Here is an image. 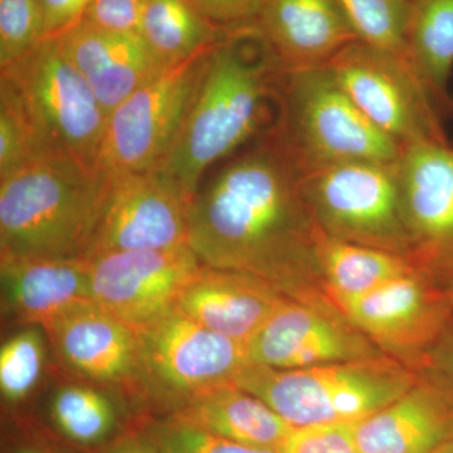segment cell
Here are the masks:
<instances>
[{"mask_svg": "<svg viewBox=\"0 0 453 453\" xmlns=\"http://www.w3.org/2000/svg\"><path fill=\"white\" fill-rule=\"evenodd\" d=\"M301 175L271 133L226 163L188 211V244L202 264L261 277L299 303H333Z\"/></svg>", "mask_w": 453, "mask_h": 453, "instance_id": "cell-1", "label": "cell"}, {"mask_svg": "<svg viewBox=\"0 0 453 453\" xmlns=\"http://www.w3.org/2000/svg\"><path fill=\"white\" fill-rule=\"evenodd\" d=\"M282 65L256 23L214 44L174 144L154 172L188 203L219 160L275 125Z\"/></svg>", "mask_w": 453, "mask_h": 453, "instance_id": "cell-2", "label": "cell"}, {"mask_svg": "<svg viewBox=\"0 0 453 453\" xmlns=\"http://www.w3.org/2000/svg\"><path fill=\"white\" fill-rule=\"evenodd\" d=\"M111 174L43 154L0 178V259H86Z\"/></svg>", "mask_w": 453, "mask_h": 453, "instance_id": "cell-3", "label": "cell"}, {"mask_svg": "<svg viewBox=\"0 0 453 453\" xmlns=\"http://www.w3.org/2000/svg\"><path fill=\"white\" fill-rule=\"evenodd\" d=\"M418 372L389 356L281 369L250 362L234 380L292 427L357 423L408 392Z\"/></svg>", "mask_w": 453, "mask_h": 453, "instance_id": "cell-4", "label": "cell"}, {"mask_svg": "<svg viewBox=\"0 0 453 453\" xmlns=\"http://www.w3.org/2000/svg\"><path fill=\"white\" fill-rule=\"evenodd\" d=\"M301 173L347 162L395 163L401 148L360 111L326 65L283 70L270 131Z\"/></svg>", "mask_w": 453, "mask_h": 453, "instance_id": "cell-5", "label": "cell"}, {"mask_svg": "<svg viewBox=\"0 0 453 453\" xmlns=\"http://www.w3.org/2000/svg\"><path fill=\"white\" fill-rule=\"evenodd\" d=\"M0 88L17 101L43 154H62L98 168L105 111L59 38L0 68Z\"/></svg>", "mask_w": 453, "mask_h": 453, "instance_id": "cell-6", "label": "cell"}, {"mask_svg": "<svg viewBox=\"0 0 453 453\" xmlns=\"http://www.w3.org/2000/svg\"><path fill=\"white\" fill-rule=\"evenodd\" d=\"M135 332L139 395L166 414L202 390L234 383L251 362L246 342L203 326L177 305Z\"/></svg>", "mask_w": 453, "mask_h": 453, "instance_id": "cell-7", "label": "cell"}, {"mask_svg": "<svg viewBox=\"0 0 453 453\" xmlns=\"http://www.w3.org/2000/svg\"><path fill=\"white\" fill-rule=\"evenodd\" d=\"M301 174L309 210L327 237L410 258L395 162L339 163Z\"/></svg>", "mask_w": 453, "mask_h": 453, "instance_id": "cell-8", "label": "cell"}, {"mask_svg": "<svg viewBox=\"0 0 453 453\" xmlns=\"http://www.w3.org/2000/svg\"><path fill=\"white\" fill-rule=\"evenodd\" d=\"M326 67L360 111L401 150L421 142H449L440 106L407 57L357 40Z\"/></svg>", "mask_w": 453, "mask_h": 453, "instance_id": "cell-9", "label": "cell"}, {"mask_svg": "<svg viewBox=\"0 0 453 453\" xmlns=\"http://www.w3.org/2000/svg\"><path fill=\"white\" fill-rule=\"evenodd\" d=\"M213 47L166 68L116 107L107 120L98 168L151 172L163 162L192 105Z\"/></svg>", "mask_w": 453, "mask_h": 453, "instance_id": "cell-10", "label": "cell"}, {"mask_svg": "<svg viewBox=\"0 0 453 453\" xmlns=\"http://www.w3.org/2000/svg\"><path fill=\"white\" fill-rule=\"evenodd\" d=\"M333 303L384 354L414 372L451 327V299L442 283L421 268Z\"/></svg>", "mask_w": 453, "mask_h": 453, "instance_id": "cell-11", "label": "cell"}, {"mask_svg": "<svg viewBox=\"0 0 453 453\" xmlns=\"http://www.w3.org/2000/svg\"><path fill=\"white\" fill-rule=\"evenodd\" d=\"M395 172L411 261L446 282L453 277V144L405 146Z\"/></svg>", "mask_w": 453, "mask_h": 453, "instance_id": "cell-12", "label": "cell"}, {"mask_svg": "<svg viewBox=\"0 0 453 453\" xmlns=\"http://www.w3.org/2000/svg\"><path fill=\"white\" fill-rule=\"evenodd\" d=\"M88 264L92 301L135 330L174 308L203 266L188 243L110 253Z\"/></svg>", "mask_w": 453, "mask_h": 453, "instance_id": "cell-13", "label": "cell"}, {"mask_svg": "<svg viewBox=\"0 0 453 453\" xmlns=\"http://www.w3.org/2000/svg\"><path fill=\"white\" fill-rule=\"evenodd\" d=\"M250 359L292 371L387 356L334 303L290 300L246 342Z\"/></svg>", "mask_w": 453, "mask_h": 453, "instance_id": "cell-14", "label": "cell"}, {"mask_svg": "<svg viewBox=\"0 0 453 453\" xmlns=\"http://www.w3.org/2000/svg\"><path fill=\"white\" fill-rule=\"evenodd\" d=\"M110 174L109 196L86 261L188 243L190 204L183 196L154 172Z\"/></svg>", "mask_w": 453, "mask_h": 453, "instance_id": "cell-15", "label": "cell"}, {"mask_svg": "<svg viewBox=\"0 0 453 453\" xmlns=\"http://www.w3.org/2000/svg\"><path fill=\"white\" fill-rule=\"evenodd\" d=\"M43 330L74 374L139 395V342L129 325L88 301L68 309Z\"/></svg>", "mask_w": 453, "mask_h": 453, "instance_id": "cell-16", "label": "cell"}, {"mask_svg": "<svg viewBox=\"0 0 453 453\" xmlns=\"http://www.w3.org/2000/svg\"><path fill=\"white\" fill-rule=\"evenodd\" d=\"M290 300L261 277L203 265L177 306L203 326L247 342Z\"/></svg>", "mask_w": 453, "mask_h": 453, "instance_id": "cell-17", "label": "cell"}, {"mask_svg": "<svg viewBox=\"0 0 453 453\" xmlns=\"http://www.w3.org/2000/svg\"><path fill=\"white\" fill-rule=\"evenodd\" d=\"M58 38L107 119L136 89L166 70L136 33L103 31L81 22Z\"/></svg>", "mask_w": 453, "mask_h": 453, "instance_id": "cell-18", "label": "cell"}, {"mask_svg": "<svg viewBox=\"0 0 453 453\" xmlns=\"http://www.w3.org/2000/svg\"><path fill=\"white\" fill-rule=\"evenodd\" d=\"M256 25L283 70L324 67L357 41L335 0H264Z\"/></svg>", "mask_w": 453, "mask_h": 453, "instance_id": "cell-19", "label": "cell"}, {"mask_svg": "<svg viewBox=\"0 0 453 453\" xmlns=\"http://www.w3.org/2000/svg\"><path fill=\"white\" fill-rule=\"evenodd\" d=\"M3 312L16 323L46 327L79 303L92 301L86 259H0Z\"/></svg>", "mask_w": 453, "mask_h": 453, "instance_id": "cell-20", "label": "cell"}, {"mask_svg": "<svg viewBox=\"0 0 453 453\" xmlns=\"http://www.w3.org/2000/svg\"><path fill=\"white\" fill-rule=\"evenodd\" d=\"M360 453H434L453 437V398L419 377L395 402L357 423Z\"/></svg>", "mask_w": 453, "mask_h": 453, "instance_id": "cell-21", "label": "cell"}, {"mask_svg": "<svg viewBox=\"0 0 453 453\" xmlns=\"http://www.w3.org/2000/svg\"><path fill=\"white\" fill-rule=\"evenodd\" d=\"M166 416L259 449H281L295 429L264 401L234 383L202 390Z\"/></svg>", "mask_w": 453, "mask_h": 453, "instance_id": "cell-22", "label": "cell"}, {"mask_svg": "<svg viewBox=\"0 0 453 453\" xmlns=\"http://www.w3.org/2000/svg\"><path fill=\"white\" fill-rule=\"evenodd\" d=\"M318 264L332 301L365 294L419 268L405 256L344 242L325 234L319 238Z\"/></svg>", "mask_w": 453, "mask_h": 453, "instance_id": "cell-23", "label": "cell"}, {"mask_svg": "<svg viewBox=\"0 0 453 453\" xmlns=\"http://www.w3.org/2000/svg\"><path fill=\"white\" fill-rule=\"evenodd\" d=\"M407 50L438 106H453V0H411Z\"/></svg>", "mask_w": 453, "mask_h": 453, "instance_id": "cell-24", "label": "cell"}, {"mask_svg": "<svg viewBox=\"0 0 453 453\" xmlns=\"http://www.w3.org/2000/svg\"><path fill=\"white\" fill-rule=\"evenodd\" d=\"M226 32L202 16L189 0H148L139 35L168 68L213 46Z\"/></svg>", "mask_w": 453, "mask_h": 453, "instance_id": "cell-25", "label": "cell"}, {"mask_svg": "<svg viewBox=\"0 0 453 453\" xmlns=\"http://www.w3.org/2000/svg\"><path fill=\"white\" fill-rule=\"evenodd\" d=\"M50 417L68 440L82 446L106 442L115 434L119 414L111 399L88 386H65L50 403Z\"/></svg>", "mask_w": 453, "mask_h": 453, "instance_id": "cell-26", "label": "cell"}, {"mask_svg": "<svg viewBox=\"0 0 453 453\" xmlns=\"http://www.w3.org/2000/svg\"><path fill=\"white\" fill-rule=\"evenodd\" d=\"M357 40L408 57L407 26L411 0H335ZM411 61V59H410Z\"/></svg>", "mask_w": 453, "mask_h": 453, "instance_id": "cell-27", "label": "cell"}, {"mask_svg": "<svg viewBox=\"0 0 453 453\" xmlns=\"http://www.w3.org/2000/svg\"><path fill=\"white\" fill-rule=\"evenodd\" d=\"M44 362L43 338L35 327L8 340L0 350V389L12 403L23 401L37 386Z\"/></svg>", "mask_w": 453, "mask_h": 453, "instance_id": "cell-28", "label": "cell"}, {"mask_svg": "<svg viewBox=\"0 0 453 453\" xmlns=\"http://www.w3.org/2000/svg\"><path fill=\"white\" fill-rule=\"evenodd\" d=\"M142 434L160 453H281L234 442L169 416L146 422Z\"/></svg>", "mask_w": 453, "mask_h": 453, "instance_id": "cell-29", "label": "cell"}, {"mask_svg": "<svg viewBox=\"0 0 453 453\" xmlns=\"http://www.w3.org/2000/svg\"><path fill=\"white\" fill-rule=\"evenodd\" d=\"M43 41L38 0H0V68L13 65Z\"/></svg>", "mask_w": 453, "mask_h": 453, "instance_id": "cell-30", "label": "cell"}, {"mask_svg": "<svg viewBox=\"0 0 453 453\" xmlns=\"http://www.w3.org/2000/svg\"><path fill=\"white\" fill-rule=\"evenodd\" d=\"M43 155L17 101L0 88V178Z\"/></svg>", "mask_w": 453, "mask_h": 453, "instance_id": "cell-31", "label": "cell"}, {"mask_svg": "<svg viewBox=\"0 0 453 453\" xmlns=\"http://www.w3.org/2000/svg\"><path fill=\"white\" fill-rule=\"evenodd\" d=\"M357 423H332L297 427L281 447V453H360Z\"/></svg>", "mask_w": 453, "mask_h": 453, "instance_id": "cell-32", "label": "cell"}, {"mask_svg": "<svg viewBox=\"0 0 453 453\" xmlns=\"http://www.w3.org/2000/svg\"><path fill=\"white\" fill-rule=\"evenodd\" d=\"M148 0H91L82 22L103 31L139 35Z\"/></svg>", "mask_w": 453, "mask_h": 453, "instance_id": "cell-33", "label": "cell"}, {"mask_svg": "<svg viewBox=\"0 0 453 453\" xmlns=\"http://www.w3.org/2000/svg\"><path fill=\"white\" fill-rule=\"evenodd\" d=\"M193 7L220 28L256 23L264 0H189Z\"/></svg>", "mask_w": 453, "mask_h": 453, "instance_id": "cell-34", "label": "cell"}, {"mask_svg": "<svg viewBox=\"0 0 453 453\" xmlns=\"http://www.w3.org/2000/svg\"><path fill=\"white\" fill-rule=\"evenodd\" d=\"M417 372L423 380H428L453 398L452 327H449L442 338L426 354Z\"/></svg>", "mask_w": 453, "mask_h": 453, "instance_id": "cell-35", "label": "cell"}, {"mask_svg": "<svg viewBox=\"0 0 453 453\" xmlns=\"http://www.w3.org/2000/svg\"><path fill=\"white\" fill-rule=\"evenodd\" d=\"M43 16L44 40L58 38L82 22L91 0H38Z\"/></svg>", "mask_w": 453, "mask_h": 453, "instance_id": "cell-36", "label": "cell"}, {"mask_svg": "<svg viewBox=\"0 0 453 453\" xmlns=\"http://www.w3.org/2000/svg\"><path fill=\"white\" fill-rule=\"evenodd\" d=\"M104 453H160L144 434H130L116 438Z\"/></svg>", "mask_w": 453, "mask_h": 453, "instance_id": "cell-37", "label": "cell"}, {"mask_svg": "<svg viewBox=\"0 0 453 453\" xmlns=\"http://www.w3.org/2000/svg\"><path fill=\"white\" fill-rule=\"evenodd\" d=\"M14 453H52L49 451V449H43V447L38 446H26L20 447L19 449H17Z\"/></svg>", "mask_w": 453, "mask_h": 453, "instance_id": "cell-38", "label": "cell"}, {"mask_svg": "<svg viewBox=\"0 0 453 453\" xmlns=\"http://www.w3.org/2000/svg\"><path fill=\"white\" fill-rule=\"evenodd\" d=\"M434 453H453V437Z\"/></svg>", "mask_w": 453, "mask_h": 453, "instance_id": "cell-39", "label": "cell"}, {"mask_svg": "<svg viewBox=\"0 0 453 453\" xmlns=\"http://www.w3.org/2000/svg\"><path fill=\"white\" fill-rule=\"evenodd\" d=\"M442 285L443 288H445L447 295H449V299H451L453 303V277L452 279L447 280V281L443 282Z\"/></svg>", "mask_w": 453, "mask_h": 453, "instance_id": "cell-40", "label": "cell"}]
</instances>
